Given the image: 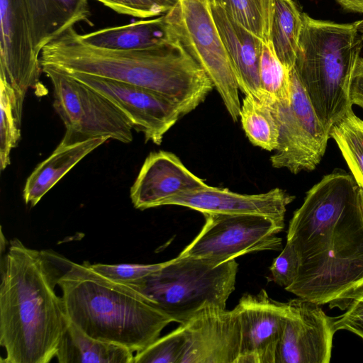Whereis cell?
I'll return each instance as SVG.
<instances>
[{"label": "cell", "mask_w": 363, "mask_h": 363, "mask_svg": "<svg viewBox=\"0 0 363 363\" xmlns=\"http://www.w3.org/2000/svg\"><path fill=\"white\" fill-rule=\"evenodd\" d=\"M302 29V13L292 0H271L269 43L289 70L295 65Z\"/></svg>", "instance_id": "obj_23"}, {"label": "cell", "mask_w": 363, "mask_h": 363, "mask_svg": "<svg viewBox=\"0 0 363 363\" xmlns=\"http://www.w3.org/2000/svg\"><path fill=\"white\" fill-rule=\"evenodd\" d=\"M287 303L275 363H329L336 332L333 317L328 316L318 303L304 298Z\"/></svg>", "instance_id": "obj_12"}, {"label": "cell", "mask_w": 363, "mask_h": 363, "mask_svg": "<svg viewBox=\"0 0 363 363\" xmlns=\"http://www.w3.org/2000/svg\"><path fill=\"white\" fill-rule=\"evenodd\" d=\"M108 139L101 137L71 145L59 144L28 177L23 191L25 203L35 206L72 168Z\"/></svg>", "instance_id": "obj_21"}, {"label": "cell", "mask_w": 363, "mask_h": 363, "mask_svg": "<svg viewBox=\"0 0 363 363\" xmlns=\"http://www.w3.org/2000/svg\"><path fill=\"white\" fill-rule=\"evenodd\" d=\"M359 30L363 37V20L359 21Z\"/></svg>", "instance_id": "obj_37"}, {"label": "cell", "mask_w": 363, "mask_h": 363, "mask_svg": "<svg viewBox=\"0 0 363 363\" xmlns=\"http://www.w3.org/2000/svg\"><path fill=\"white\" fill-rule=\"evenodd\" d=\"M299 259L291 245L286 242L281 253L269 267L271 279L279 286L286 289L294 281L298 270Z\"/></svg>", "instance_id": "obj_32"}, {"label": "cell", "mask_w": 363, "mask_h": 363, "mask_svg": "<svg viewBox=\"0 0 363 363\" xmlns=\"http://www.w3.org/2000/svg\"><path fill=\"white\" fill-rule=\"evenodd\" d=\"M42 67L142 86L162 95L181 111H194L214 88L205 71L178 38L143 50L100 48L83 43L70 28L41 51Z\"/></svg>", "instance_id": "obj_3"}, {"label": "cell", "mask_w": 363, "mask_h": 363, "mask_svg": "<svg viewBox=\"0 0 363 363\" xmlns=\"http://www.w3.org/2000/svg\"><path fill=\"white\" fill-rule=\"evenodd\" d=\"M240 117L242 128L254 145L268 151L275 150L278 145L279 128L267 101L245 95Z\"/></svg>", "instance_id": "obj_24"}, {"label": "cell", "mask_w": 363, "mask_h": 363, "mask_svg": "<svg viewBox=\"0 0 363 363\" xmlns=\"http://www.w3.org/2000/svg\"><path fill=\"white\" fill-rule=\"evenodd\" d=\"M184 347V335L179 325L176 330L136 352L134 363H180Z\"/></svg>", "instance_id": "obj_29"}, {"label": "cell", "mask_w": 363, "mask_h": 363, "mask_svg": "<svg viewBox=\"0 0 363 363\" xmlns=\"http://www.w3.org/2000/svg\"><path fill=\"white\" fill-rule=\"evenodd\" d=\"M234 308L241 326L240 351L236 363H275L287 315V302L273 300L262 289L257 294H243Z\"/></svg>", "instance_id": "obj_15"}, {"label": "cell", "mask_w": 363, "mask_h": 363, "mask_svg": "<svg viewBox=\"0 0 363 363\" xmlns=\"http://www.w3.org/2000/svg\"><path fill=\"white\" fill-rule=\"evenodd\" d=\"M164 262L141 264H90L89 266L94 271L112 281L130 284L144 278L152 272L159 269Z\"/></svg>", "instance_id": "obj_31"}, {"label": "cell", "mask_w": 363, "mask_h": 363, "mask_svg": "<svg viewBox=\"0 0 363 363\" xmlns=\"http://www.w3.org/2000/svg\"><path fill=\"white\" fill-rule=\"evenodd\" d=\"M261 99L291 102L290 70L279 60L270 43H264L259 59Z\"/></svg>", "instance_id": "obj_27"}, {"label": "cell", "mask_w": 363, "mask_h": 363, "mask_svg": "<svg viewBox=\"0 0 363 363\" xmlns=\"http://www.w3.org/2000/svg\"><path fill=\"white\" fill-rule=\"evenodd\" d=\"M64 73L109 100L130 121L133 129L144 134L146 142L160 145L164 134L182 117L175 104L152 90L82 73Z\"/></svg>", "instance_id": "obj_11"}, {"label": "cell", "mask_w": 363, "mask_h": 363, "mask_svg": "<svg viewBox=\"0 0 363 363\" xmlns=\"http://www.w3.org/2000/svg\"><path fill=\"white\" fill-rule=\"evenodd\" d=\"M115 12L138 18L157 17L166 13L177 0H96Z\"/></svg>", "instance_id": "obj_30"}, {"label": "cell", "mask_w": 363, "mask_h": 363, "mask_svg": "<svg viewBox=\"0 0 363 363\" xmlns=\"http://www.w3.org/2000/svg\"><path fill=\"white\" fill-rule=\"evenodd\" d=\"M174 153L151 152L145 160L130 191L134 207L145 210L164 206L175 195L208 187Z\"/></svg>", "instance_id": "obj_17"}, {"label": "cell", "mask_w": 363, "mask_h": 363, "mask_svg": "<svg viewBox=\"0 0 363 363\" xmlns=\"http://www.w3.org/2000/svg\"><path fill=\"white\" fill-rule=\"evenodd\" d=\"M359 199H360V203L361 207L363 213V189L359 187Z\"/></svg>", "instance_id": "obj_36"}, {"label": "cell", "mask_w": 363, "mask_h": 363, "mask_svg": "<svg viewBox=\"0 0 363 363\" xmlns=\"http://www.w3.org/2000/svg\"><path fill=\"white\" fill-rule=\"evenodd\" d=\"M244 28L269 42L271 0H217Z\"/></svg>", "instance_id": "obj_28"}, {"label": "cell", "mask_w": 363, "mask_h": 363, "mask_svg": "<svg viewBox=\"0 0 363 363\" xmlns=\"http://www.w3.org/2000/svg\"><path fill=\"white\" fill-rule=\"evenodd\" d=\"M50 250L12 240L1 259L0 345L6 363H48L56 357L69 320L55 286L67 266Z\"/></svg>", "instance_id": "obj_2"}, {"label": "cell", "mask_w": 363, "mask_h": 363, "mask_svg": "<svg viewBox=\"0 0 363 363\" xmlns=\"http://www.w3.org/2000/svg\"><path fill=\"white\" fill-rule=\"evenodd\" d=\"M0 79L25 98L41 87L40 53L34 47L22 0H0Z\"/></svg>", "instance_id": "obj_13"}, {"label": "cell", "mask_w": 363, "mask_h": 363, "mask_svg": "<svg viewBox=\"0 0 363 363\" xmlns=\"http://www.w3.org/2000/svg\"><path fill=\"white\" fill-rule=\"evenodd\" d=\"M295 197L275 188L266 193L241 194L208 186L182 192L167 199L164 206L187 207L201 213L258 214L284 225L287 206Z\"/></svg>", "instance_id": "obj_16"}, {"label": "cell", "mask_w": 363, "mask_h": 363, "mask_svg": "<svg viewBox=\"0 0 363 363\" xmlns=\"http://www.w3.org/2000/svg\"><path fill=\"white\" fill-rule=\"evenodd\" d=\"M53 86V107L66 128L60 145L108 137L123 143L133 140V127L106 97L72 77L42 67Z\"/></svg>", "instance_id": "obj_7"}, {"label": "cell", "mask_w": 363, "mask_h": 363, "mask_svg": "<svg viewBox=\"0 0 363 363\" xmlns=\"http://www.w3.org/2000/svg\"><path fill=\"white\" fill-rule=\"evenodd\" d=\"M330 137L335 141L355 182L363 189V121L352 111L332 127Z\"/></svg>", "instance_id": "obj_26"}, {"label": "cell", "mask_w": 363, "mask_h": 363, "mask_svg": "<svg viewBox=\"0 0 363 363\" xmlns=\"http://www.w3.org/2000/svg\"><path fill=\"white\" fill-rule=\"evenodd\" d=\"M344 9L363 13V0H336Z\"/></svg>", "instance_id": "obj_35"}, {"label": "cell", "mask_w": 363, "mask_h": 363, "mask_svg": "<svg viewBox=\"0 0 363 363\" xmlns=\"http://www.w3.org/2000/svg\"><path fill=\"white\" fill-rule=\"evenodd\" d=\"M238 263L235 259L217 264L210 261L181 257L143 279L127 284L152 304L182 324L207 306L225 308L235 287Z\"/></svg>", "instance_id": "obj_6"}, {"label": "cell", "mask_w": 363, "mask_h": 363, "mask_svg": "<svg viewBox=\"0 0 363 363\" xmlns=\"http://www.w3.org/2000/svg\"><path fill=\"white\" fill-rule=\"evenodd\" d=\"M239 89L259 99V59L264 41L236 21L217 0H208Z\"/></svg>", "instance_id": "obj_18"}, {"label": "cell", "mask_w": 363, "mask_h": 363, "mask_svg": "<svg viewBox=\"0 0 363 363\" xmlns=\"http://www.w3.org/2000/svg\"><path fill=\"white\" fill-rule=\"evenodd\" d=\"M24 97L7 82L0 79V168L10 164L11 152L21 138V125Z\"/></svg>", "instance_id": "obj_25"}, {"label": "cell", "mask_w": 363, "mask_h": 363, "mask_svg": "<svg viewBox=\"0 0 363 363\" xmlns=\"http://www.w3.org/2000/svg\"><path fill=\"white\" fill-rule=\"evenodd\" d=\"M359 21L337 23L302 13V29L294 66L323 127L352 111L350 88L362 48Z\"/></svg>", "instance_id": "obj_5"}, {"label": "cell", "mask_w": 363, "mask_h": 363, "mask_svg": "<svg viewBox=\"0 0 363 363\" xmlns=\"http://www.w3.org/2000/svg\"><path fill=\"white\" fill-rule=\"evenodd\" d=\"M335 330H349L363 339V292L355 297L346 312L338 317H333Z\"/></svg>", "instance_id": "obj_33"}, {"label": "cell", "mask_w": 363, "mask_h": 363, "mask_svg": "<svg viewBox=\"0 0 363 363\" xmlns=\"http://www.w3.org/2000/svg\"><path fill=\"white\" fill-rule=\"evenodd\" d=\"M290 103L261 100L269 105L279 128L278 145L270 157L272 165L298 174L316 168L330 137L318 119L294 67L290 69Z\"/></svg>", "instance_id": "obj_9"}, {"label": "cell", "mask_w": 363, "mask_h": 363, "mask_svg": "<svg viewBox=\"0 0 363 363\" xmlns=\"http://www.w3.org/2000/svg\"><path fill=\"white\" fill-rule=\"evenodd\" d=\"M350 99L352 105L363 108V57L357 62L350 88Z\"/></svg>", "instance_id": "obj_34"}, {"label": "cell", "mask_w": 363, "mask_h": 363, "mask_svg": "<svg viewBox=\"0 0 363 363\" xmlns=\"http://www.w3.org/2000/svg\"><path fill=\"white\" fill-rule=\"evenodd\" d=\"M179 40L201 67L234 121L240 117L238 85L208 0H177L166 13Z\"/></svg>", "instance_id": "obj_8"}, {"label": "cell", "mask_w": 363, "mask_h": 363, "mask_svg": "<svg viewBox=\"0 0 363 363\" xmlns=\"http://www.w3.org/2000/svg\"><path fill=\"white\" fill-rule=\"evenodd\" d=\"M286 242L299 259L287 291L341 310L363 292V213L352 174L335 170L307 192L289 222Z\"/></svg>", "instance_id": "obj_1"}, {"label": "cell", "mask_w": 363, "mask_h": 363, "mask_svg": "<svg viewBox=\"0 0 363 363\" xmlns=\"http://www.w3.org/2000/svg\"><path fill=\"white\" fill-rule=\"evenodd\" d=\"M180 325L185 338L180 363H236L241 326L235 308L207 306Z\"/></svg>", "instance_id": "obj_14"}, {"label": "cell", "mask_w": 363, "mask_h": 363, "mask_svg": "<svg viewBox=\"0 0 363 363\" xmlns=\"http://www.w3.org/2000/svg\"><path fill=\"white\" fill-rule=\"evenodd\" d=\"M79 38L83 43L94 47L118 50L154 49L179 38L165 13L127 25L79 33Z\"/></svg>", "instance_id": "obj_20"}, {"label": "cell", "mask_w": 363, "mask_h": 363, "mask_svg": "<svg viewBox=\"0 0 363 363\" xmlns=\"http://www.w3.org/2000/svg\"><path fill=\"white\" fill-rule=\"evenodd\" d=\"M69 322L93 338L140 352L172 319L131 286L108 279L87 262L69 260L58 281Z\"/></svg>", "instance_id": "obj_4"}, {"label": "cell", "mask_w": 363, "mask_h": 363, "mask_svg": "<svg viewBox=\"0 0 363 363\" xmlns=\"http://www.w3.org/2000/svg\"><path fill=\"white\" fill-rule=\"evenodd\" d=\"M33 44L43 48L79 22L92 25L87 0H22Z\"/></svg>", "instance_id": "obj_19"}, {"label": "cell", "mask_w": 363, "mask_h": 363, "mask_svg": "<svg viewBox=\"0 0 363 363\" xmlns=\"http://www.w3.org/2000/svg\"><path fill=\"white\" fill-rule=\"evenodd\" d=\"M206 222L194 240L179 255L219 264L241 255L279 250L277 235L284 228L274 219L258 214H204Z\"/></svg>", "instance_id": "obj_10"}, {"label": "cell", "mask_w": 363, "mask_h": 363, "mask_svg": "<svg viewBox=\"0 0 363 363\" xmlns=\"http://www.w3.org/2000/svg\"><path fill=\"white\" fill-rule=\"evenodd\" d=\"M128 348L89 337L69 322L56 357L60 363H134Z\"/></svg>", "instance_id": "obj_22"}]
</instances>
